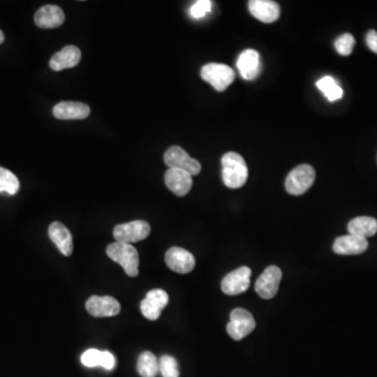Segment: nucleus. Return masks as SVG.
<instances>
[{"mask_svg": "<svg viewBox=\"0 0 377 377\" xmlns=\"http://www.w3.org/2000/svg\"><path fill=\"white\" fill-rule=\"evenodd\" d=\"M222 179L229 189H239L247 183L249 169L244 159L236 152L225 153L221 159Z\"/></svg>", "mask_w": 377, "mask_h": 377, "instance_id": "obj_1", "label": "nucleus"}, {"mask_svg": "<svg viewBox=\"0 0 377 377\" xmlns=\"http://www.w3.org/2000/svg\"><path fill=\"white\" fill-rule=\"evenodd\" d=\"M106 253L111 260L123 267L129 277H137L139 275V253L133 244L115 241L107 247Z\"/></svg>", "mask_w": 377, "mask_h": 377, "instance_id": "obj_2", "label": "nucleus"}, {"mask_svg": "<svg viewBox=\"0 0 377 377\" xmlns=\"http://www.w3.org/2000/svg\"><path fill=\"white\" fill-rule=\"evenodd\" d=\"M316 179V171L310 165L295 168L285 181V189L291 195H302L310 189Z\"/></svg>", "mask_w": 377, "mask_h": 377, "instance_id": "obj_3", "label": "nucleus"}, {"mask_svg": "<svg viewBox=\"0 0 377 377\" xmlns=\"http://www.w3.org/2000/svg\"><path fill=\"white\" fill-rule=\"evenodd\" d=\"M201 78L217 91H225L235 80V71L220 63H209L201 69Z\"/></svg>", "mask_w": 377, "mask_h": 377, "instance_id": "obj_4", "label": "nucleus"}, {"mask_svg": "<svg viewBox=\"0 0 377 377\" xmlns=\"http://www.w3.org/2000/svg\"><path fill=\"white\" fill-rule=\"evenodd\" d=\"M150 232V225L147 221L135 220L117 225L113 229V237L117 242L133 244L147 238Z\"/></svg>", "mask_w": 377, "mask_h": 377, "instance_id": "obj_5", "label": "nucleus"}, {"mask_svg": "<svg viewBox=\"0 0 377 377\" xmlns=\"http://www.w3.org/2000/svg\"><path fill=\"white\" fill-rule=\"evenodd\" d=\"M163 161L169 169H179L190 173L192 176L199 174L201 165L197 159H192L179 146H173L165 151Z\"/></svg>", "mask_w": 377, "mask_h": 377, "instance_id": "obj_6", "label": "nucleus"}, {"mask_svg": "<svg viewBox=\"0 0 377 377\" xmlns=\"http://www.w3.org/2000/svg\"><path fill=\"white\" fill-rule=\"evenodd\" d=\"M255 327L256 322L251 313L243 308H236L231 312L227 330L233 340L240 341L253 332Z\"/></svg>", "mask_w": 377, "mask_h": 377, "instance_id": "obj_7", "label": "nucleus"}, {"mask_svg": "<svg viewBox=\"0 0 377 377\" xmlns=\"http://www.w3.org/2000/svg\"><path fill=\"white\" fill-rule=\"evenodd\" d=\"M282 279V271L278 266L266 267L255 284V290L264 300L274 298L278 293L279 285Z\"/></svg>", "mask_w": 377, "mask_h": 377, "instance_id": "obj_8", "label": "nucleus"}, {"mask_svg": "<svg viewBox=\"0 0 377 377\" xmlns=\"http://www.w3.org/2000/svg\"><path fill=\"white\" fill-rule=\"evenodd\" d=\"M251 271L249 267H239L223 278L221 289L229 296H237L245 293L251 285Z\"/></svg>", "mask_w": 377, "mask_h": 377, "instance_id": "obj_9", "label": "nucleus"}, {"mask_svg": "<svg viewBox=\"0 0 377 377\" xmlns=\"http://www.w3.org/2000/svg\"><path fill=\"white\" fill-rule=\"evenodd\" d=\"M165 264L179 274H189L194 269L196 261L190 251L181 247H171L165 253Z\"/></svg>", "mask_w": 377, "mask_h": 377, "instance_id": "obj_10", "label": "nucleus"}, {"mask_svg": "<svg viewBox=\"0 0 377 377\" xmlns=\"http://www.w3.org/2000/svg\"><path fill=\"white\" fill-rule=\"evenodd\" d=\"M169 303V296L163 289H153L141 301V311L146 319L155 321L161 317V310Z\"/></svg>", "mask_w": 377, "mask_h": 377, "instance_id": "obj_11", "label": "nucleus"}, {"mask_svg": "<svg viewBox=\"0 0 377 377\" xmlns=\"http://www.w3.org/2000/svg\"><path fill=\"white\" fill-rule=\"evenodd\" d=\"M87 310L95 318H109L119 315L121 305L113 297L93 296L87 300Z\"/></svg>", "mask_w": 377, "mask_h": 377, "instance_id": "obj_12", "label": "nucleus"}, {"mask_svg": "<svg viewBox=\"0 0 377 377\" xmlns=\"http://www.w3.org/2000/svg\"><path fill=\"white\" fill-rule=\"evenodd\" d=\"M168 189L176 196L183 197L190 192L193 185V176L190 173L179 169H168L165 174Z\"/></svg>", "mask_w": 377, "mask_h": 377, "instance_id": "obj_13", "label": "nucleus"}, {"mask_svg": "<svg viewBox=\"0 0 377 377\" xmlns=\"http://www.w3.org/2000/svg\"><path fill=\"white\" fill-rule=\"evenodd\" d=\"M368 240L354 235L339 237L333 243V251L343 256H353L365 253L368 249Z\"/></svg>", "mask_w": 377, "mask_h": 377, "instance_id": "obj_14", "label": "nucleus"}, {"mask_svg": "<svg viewBox=\"0 0 377 377\" xmlns=\"http://www.w3.org/2000/svg\"><path fill=\"white\" fill-rule=\"evenodd\" d=\"M237 67L240 71L241 77L247 81L258 78L261 71L260 55L255 49H245L239 56Z\"/></svg>", "mask_w": 377, "mask_h": 377, "instance_id": "obj_15", "label": "nucleus"}, {"mask_svg": "<svg viewBox=\"0 0 377 377\" xmlns=\"http://www.w3.org/2000/svg\"><path fill=\"white\" fill-rule=\"evenodd\" d=\"M35 23L41 29H55L65 23V12L58 5H47L40 8L35 14Z\"/></svg>", "mask_w": 377, "mask_h": 377, "instance_id": "obj_16", "label": "nucleus"}, {"mask_svg": "<svg viewBox=\"0 0 377 377\" xmlns=\"http://www.w3.org/2000/svg\"><path fill=\"white\" fill-rule=\"evenodd\" d=\"M251 15L264 23H273L280 17V7L271 0H251L249 3Z\"/></svg>", "mask_w": 377, "mask_h": 377, "instance_id": "obj_17", "label": "nucleus"}, {"mask_svg": "<svg viewBox=\"0 0 377 377\" xmlns=\"http://www.w3.org/2000/svg\"><path fill=\"white\" fill-rule=\"evenodd\" d=\"M53 113L59 119H83L91 115V108L81 102L65 101L54 107Z\"/></svg>", "mask_w": 377, "mask_h": 377, "instance_id": "obj_18", "label": "nucleus"}, {"mask_svg": "<svg viewBox=\"0 0 377 377\" xmlns=\"http://www.w3.org/2000/svg\"><path fill=\"white\" fill-rule=\"evenodd\" d=\"M49 236L58 249L61 251L62 255L71 256L73 254V235L65 225L58 221L52 223L49 227Z\"/></svg>", "mask_w": 377, "mask_h": 377, "instance_id": "obj_19", "label": "nucleus"}, {"mask_svg": "<svg viewBox=\"0 0 377 377\" xmlns=\"http://www.w3.org/2000/svg\"><path fill=\"white\" fill-rule=\"evenodd\" d=\"M80 60H81V51L77 47L67 45L52 57L49 67L55 71L73 69L79 65Z\"/></svg>", "mask_w": 377, "mask_h": 377, "instance_id": "obj_20", "label": "nucleus"}, {"mask_svg": "<svg viewBox=\"0 0 377 377\" xmlns=\"http://www.w3.org/2000/svg\"><path fill=\"white\" fill-rule=\"evenodd\" d=\"M348 232L365 239L374 236L377 233V220L373 217H356L349 222Z\"/></svg>", "mask_w": 377, "mask_h": 377, "instance_id": "obj_21", "label": "nucleus"}, {"mask_svg": "<svg viewBox=\"0 0 377 377\" xmlns=\"http://www.w3.org/2000/svg\"><path fill=\"white\" fill-rule=\"evenodd\" d=\"M137 371L141 377H155L159 372V360L150 351H145L139 355Z\"/></svg>", "mask_w": 377, "mask_h": 377, "instance_id": "obj_22", "label": "nucleus"}, {"mask_svg": "<svg viewBox=\"0 0 377 377\" xmlns=\"http://www.w3.org/2000/svg\"><path fill=\"white\" fill-rule=\"evenodd\" d=\"M317 87L330 102L340 100L343 97V93H344L336 81L332 77H329V76L319 80L317 82Z\"/></svg>", "mask_w": 377, "mask_h": 377, "instance_id": "obj_23", "label": "nucleus"}, {"mask_svg": "<svg viewBox=\"0 0 377 377\" xmlns=\"http://www.w3.org/2000/svg\"><path fill=\"white\" fill-rule=\"evenodd\" d=\"M20 183L17 176L11 171L0 167V193L15 195L19 190Z\"/></svg>", "mask_w": 377, "mask_h": 377, "instance_id": "obj_24", "label": "nucleus"}, {"mask_svg": "<svg viewBox=\"0 0 377 377\" xmlns=\"http://www.w3.org/2000/svg\"><path fill=\"white\" fill-rule=\"evenodd\" d=\"M159 372L163 377H179L177 361L170 355H163L159 361Z\"/></svg>", "mask_w": 377, "mask_h": 377, "instance_id": "obj_25", "label": "nucleus"}, {"mask_svg": "<svg viewBox=\"0 0 377 377\" xmlns=\"http://www.w3.org/2000/svg\"><path fill=\"white\" fill-rule=\"evenodd\" d=\"M355 39L351 34H344L335 40L334 47L340 55L349 56L352 53Z\"/></svg>", "mask_w": 377, "mask_h": 377, "instance_id": "obj_26", "label": "nucleus"}, {"mask_svg": "<svg viewBox=\"0 0 377 377\" xmlns=\"http://www.w3.org/2000/svg\"><path fill=\"white\" fill-rule=\"evenodd\" d=\"M101 356L102 351L98 350V349H89L82 354L81 362L85 367L95 368L101 364Z\"/></svg>", "mask_w": 377, "mask_h": 377, "instance_id": "obj_27", "label": "nucleus"}, {"mask_svg": "<svg viewBox=\"0 0 377 377\" xmlns=\"http://www.w3.org/2000/svg\"><path fill=\"white\" fill-rule=\"evenodd\" d=\"M212 9V1L209 0H198L191 7L190 14L195 19L203 18L207 13H209Z\"/></svg>", "mask_w": 377, "mask_h": 377, "instance_id": "obj_28", "label": "nucleus"}, {"mask_svg": "<svg viewBox=\"0 0 377 377\" xmlns=\"http://www.w3.org/2000/svg\"><path fill=\"white\" fill-rule=\"evenodd\" d=\"M100 367H103L106 370H113L115 367V358L113 353L109 351H102L101 364Z\"/></svg>", "mask_w": 377, "mask_h": 377, "instance_id": "obj_29", "label": "nucleus"}, {"mask_svg": "<svg viewBox=\"0 0 377 377\" xmlns=\"http://www.w3.org/2000/svg\"><path fill=\"white\" fill-rule=\"evenodd\" d=\"M367 45L371 51L377 54V32L374 30H371L366 36Z\"/></svg>", "mask_w": 377, "mask_h": 377, "instance_id": "obj_30", "label": "nucleus"}, {"mask_svg": "<svg viewBox=\"0 0 377 377\" xmlns=\"http://www.w3.org/2000/svg\"><path fill=\"white\" fill-rule=\"evenodd\" d=\"M5 41V35H3V32L0 31V45Z\"/></svg>", "mask_w": 377, "mask_h": 377, "instance_id": "obj_31", "label": "nucleus"}]
</instances>
